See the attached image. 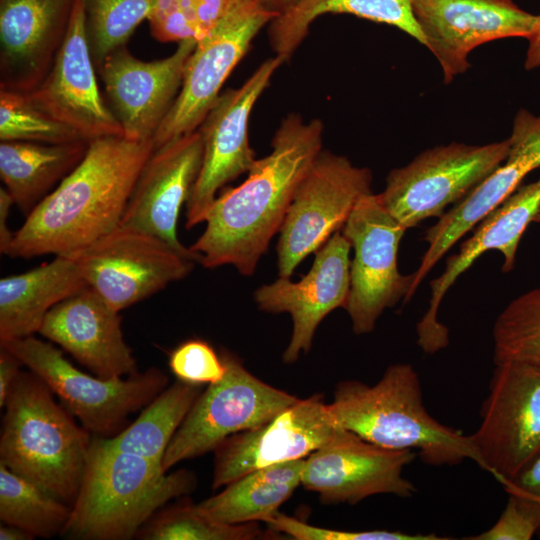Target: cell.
<instances>
[{
  "instance_id": "1",
  "label": "cell",
  "mask_w": 540,
  "mask_h": 540,
  "mask_svg": "<svg viewBox=\"0 0 540 540\" xmlns=\"http://www.w3.org/2000/svg\"><path fill=\"white\" fill-rule=\"evenodd\" d=\"M324 126L290 114L257 159L244 182L216 197L203 233L190 249L206 268L232 265L244 276L255 272L274 235L280 231L293 196L322 151Z\"/></svg>"
},
{
  "instance_id": "2",
  "label": "cell",
  "mask_w": 540,
  "mask_h": 540,
  "mask_svg": "<svg viewBox=\"0 0 540 540\" xmlns=\"http://www.w3.org/2000/svg\"><path fill=\"white\" fill-rule=\"evenodd\" d=\"M153 151L152 140L89 141L79 164L27 214L4 255H70L112 231Z\"/></svg>"
},
{
  "instance_id": "3",
  "label": "cell",
  "mask_w": 540,
  "mask_h": 540,
  "mask_svg": "<svg viewBox=\"0 0 540 540\" xmlns=\"http://www.w3.org/2000/svg\"><path fill=\"white\" fill-rule=\"evenodd\" d=\"M327 410L336 426L381 447L418 450L427 464L456 465L469 459L481 466L470 435L428 413L418 374L410 364L389 366L374 385L338 384Z\"/></svg>"
},
{
  "instance_id": "4",
  "label": "cell",
  "mask_w": 540,
  "mask_h": 540,
  "mask_svg": "<svg viewBox=\"0 0 540 540\" xmlns=\"http://www.w3.org/2000/svg\"><path fill=\"white\" fill-rule=\"evenodd\" d=\"M196 486L187 470L165 471L150 459L108 448L93 436L70 517L69 540H129L163 506Z\"/></svg>"
},
{
  "instance_id": "5",
  "label": "cell",
  "mask_w": 540,
  "mask_h": 540,
  "mask_svg": "<svg viewBox=\"0 0 540 540\" xmlns=\"http://www.w3.org/2000/svg\"><path fill=\"white\" fill-rule=\"evenodd\" d=\"M32 371L20 372L4 406L0 463L72 506L92 434Z\"/></svg>"
},
{
  "instance_id": "6",
  "label": "cell",
  "mask_w": 540,
  "mask_h": 540,
  "mask_svg": "<svg viewBox=\"0 0 540 540\" xmlns=\"http://www.w3.org/2000/svg\"><path fill=\"white\" fill-rule=\"evenodd\" d=\"M0 346L40 377L92 436L109 438L119 433L128 425V417L147 406L169 382L154 367L110 379L88 375L52 343L34 335L3 341Z\"/></svg>"
},
{
  "instance_id": "7",
  "label": "cell",
  "mask_w": 540,
  "mask_h": 540,
  "mask_svg": "<svg viewBox=\"0 0 540 540\" xmlns=\"http://www.w3.org/2000/svg\"><path fill=\"white\" fill-rule=\"evenodd\" d=\"M509 139L485 145L452 142L427 149L410 163L391 170L378 197L407 230L441 217L462 201L507 157Z\"/></svg>"
},
{
  "instance_id": "8",
  "label": "cell",
  "mask_w": 540,
  "mask_h": 540,
  "mask_svg": "<svg viewBox=\"0 0 540 540\" xmlns=\"http://www.w3.org/2000/svg\"><path fill=\"white\" fill-rule=\"evenodd\" d=\"M224 377L195 400L162 460L165 471L214 451L228 437L260 426L298 401L251 374L231 352L221 350Z\"/></svg>"
},
{
  "instance_id": "9",
  "label": "cell",
  "mask_w": 540,
  "mask_h": 540,
  "mask_svg": "<svg viewBox=\"0 0 540 540\" xmlns=\"http://www.w3.org/2000/svg\"><path fill=\"white\" fill-rule=\"evenodd\" d=\"M70 256L87 285L118 312L185 278L200 262L192 250L121 225Z\"/></svg>"
},
{
  "instance_id": "10",
  "label": "cell",
  "mask_w": 540,
  "mask_h": 540,
  "mask_svg": "<svg viewBox=\"0 0 540 540\" xmlns=\"http://www.w3.org/2000/svg\"><path fill=\"white\" fill-rule=\"evenodd\" d=\"M372 174L347 157L322 150L299 184L279 231V277L340 231L358 201L371 193Z\"/></svg>"
},
{
  "instance_id": "11",
  "label": "cell",
  "mask_w": 540,
  "mask_h": 540,
  "mask_svg": "<svg viewBox=\"0 0 540 540\" xmlns=\"http://www.w3.org/2000/svg\"><path fill=\"white\" fill-rule=\"evenodd\" d=\"M278 15L260 0H240L208 34L197 40L187 60L180 91L152 139L154 150L199 128L252 40Z\"/></svg>"
},
{
  "instance_id": "12",
  "label": "cell",
  "mask_w": 540,
  "mask_h": 540,
  "mask_svg": "<svg viewBox=\"0 0 540 540\" xmlns=\"http://www.w3.org/2000/svg\"><path fill=\"white\" fill-rule=\"evenodd\" d=\"M470 435L481 468L503 484L540 456V367L502 362Z\"/></svg>"
},
{
  "instance_id": "13",
  "label": "cell",
  "mask_w": 540,
  "mask_h": 540,
  "mask_svg": "<svg viewBox=\"0 0 540 540\" xmlns=\"http://www.w3.org/2000/svg\"><path fill=\"white\" fill-rule=\"evenodd\" d=\"M406 231L372 192L358 201L341 229L354 251L345 309L357 335L373 331L384 310L404 301L411 288L412 274H401L397 264Z\"/></svg>"
},
{
  "instance_id": "14",
  "label": "cell",
  "mask_w": 540,
  "mask_h": 540,
  "mask_svg": "<svg viewBox=\"0 0 540 540\" xmlns=\"http://www.w3.org/2000/svg\"><path fill=\"white\" fill-rule=\"evenodd\" d=\"M283 62L277 55L268 58L239 88L221 93L199 126L203 160L185 204L186 229L205 222L217 192L241 174L248 173L257 160L249 144V117Z\"/></svg>"
},
{
  "instance_id": "15",
  "label": "cell",
  "mask_w": 540,
  "mask_h": 540,
  "mask_svg": "<svg viewBox=\"0 0 540 540\" xmlns=\"http://www.w3.org/2000/svg\"><path fill=\"white\" fill-rule=\"evenodd\" d=\"M414 457L413 450L381 447L339 428L305 458L301 485L324 504H355L377 494L408 498L416 487L402 473Z\"/></svg>"
},
{
  "instance_id": "16",
  "label": "cell",
  "mask_w": 540,
  "mask_h": 540,
  "mask_svg": "<svg viewBox=\"0 0 540 540\" xmlns=\"http://www.w3.org/2000/svg\"><path fill=\"white\" fill-rule=\"evenodd\" d=\"M413 13L449 84L470 67L476 47L498 39L528 38L538 15L513 0H413Z\"/></svg>"
},
{
  "instance_id": "17",
  "label": "cell",
  "mask_w": 540,
  "mask_h": 540,
  "mask_svg": "<svg viewBox=\"0 0 540 540\" xmlns=\"http://www.w3.org/2000/svg\"><path fill=\"white\" fill-rule=\"evenodd\" d=\"M26 94L37 108L69 126L88 142L106 136H123L119 122L98 87L83 0L74 1L65 37L47 75Z\"/></svg>"
},
{
  "instance_id": "18",
  "label": "cell",
  "mask_w": 540,
  "mask_h": 540,
  "mask_svg": "<svg viewBox=\"0 0 540 540\" xmlns=\"http://www.w3.org/2000/svg\"><path fill=\"white\" fill-rule=\"evenodd\" d=\"M320 394L298 399L266 423L234 434L214 450L212 488L255 470L304 459L339 430Z\"/></svg>"
},
{
  "instance_id": "19",
  "label": "cell",
  "mask_w": 540,
  "mask_h": 540,
  "mask_svg": "<svg viewBox=\"0 0 540 540\" xmlns=\"http://www.w3.org/2000/svg\"><path fill=\"white\" fill-rule=\"evenodd\" d=\"M506 159L462 201L427 229L428 244L419 267L412 273L407 303L442 257L491 211L518 188L523 179L540 167V115L519 109L515 115Z\"/></svg>"
},
{
  "instance_id": "20",
  "label": "cell",
  "mask_w": 540,
  "mask_h": 540,
  "mask_svg": "<svg viewBox=\"0 0 540 540\" xmlns=\"http://www.w3.org/2000/svg\"><path fill=\"white\" fill-rule=\"evenodd\" d=\"M196 43V39L183 40L173 54L153 61L138 59L123 46L104 60L100 73L125 138L153 139L180 91Z\"/></svg>"
},
{
  "instance_id": "21",
  "label": "cell",
  "mask_w": 540,
  "mask_h": 540,
  "mask_svg": "<svg viewBox=\"0 0 540 540\" xmlns=\"http://www.w3.org/2000/svg\"><path fill=\"white\" fill-rule=\"evenodd\" d=\"M350 250L349 241L337 231L315 252L312 267L301 280L279 277L254 292L260 310L291 316L293 328L283 353L285 363H294L301 353H307L321 321L336 308H345L350 290Z\"/></svg>"
},
{
  "instance_id": "22",
  "label": "cell",
  "mask_w": 540,
  "mask_h": 540,
  "mask_svg": "<svg viewBox=\"0 0 540 540\" xmlns=\"http://www.w3.org/2000/svg\"><path fill=\"white\" fill-rule=\"evenodd\" d=\"M540 210V178L518 188L484 217L472 235L450 256L442 273L430 282L427 311L417 323V343L427 354H434L449 344L448 328L438 319L441 302L460 275L485 252L495 250L503 257V272L514 268L523 233Z\"/></svg>"
},
{
  "instance_id": "23",
  "label": "cell",
  "mask_w": 540,
  "mask_h": 540,
  "mask_svg": "<svg viewBox=\"0 0 540 540\" xmlns=\"http://www.w3.org/2000/svg\"><path fill=\"white\" fill-rule=\"evenodd\" d=\"M202 160L199 129L155 149L138 176L119 225L154 235L180 251H191L178 239L177 222Z\"/></svg>"
},
{
  "instance_id": "24",
  "label": "cell",
  "mask_w": 540,
  "mask_h": 540,
  "mask_svg": "<svg viewBox=\"0 0 540 540\" xmlns=\"http://www.w3.org/2000/svg\"><path fill=\"white\" fill-rule=\"evenodd\" d=\"M75 0H0L1 89L29 93L50 70Z\"/></svg>"
},
{
  "instance_id": "25",
  "label": "cell",
  "mask_w": 540,
  "mask_h": 540,
  "mask_svg": "<svg viewBox=\"0 0 540 540\" xmlns=\"http://www.w3.org/2000/svg\"><path fill=\"white\" fill-rule=\"evenodd\" d=\"M38 333L100 378L126 377L137 371L119 312L89 286L55 305Z\"/></svg>"
},
{
  "instance_id": "26",
  "label": "cell",
  "mask_w": 540,
  "mask_h": 540,
  "mask_svg": "<svg viewBox=\"0 0 540 540\" xmlns=\"http://www.w3.org/2000/svg\"><path fill=\"white\" fill-rule=\"evenodd\" d=\"M87 285L70 255L0 280V342L39 332L47 313Z\"/></svg>"
},
{
  "instance_id": "27",
  "label": "cell",
  "mask_w": 540,
  "mask_h": 540,
  "mask_svg": "<svg viewBox=\"0 0 540 540\" xmlns=\"http://www.w3.org/2000/svg\"><path fill=\"white\" fill-rule=\"evenodd\" d=\"M88 144L1 141L0 176L19 209L29 214L79 164Z\"/></svg>"
},
{
  "instance_id": "28",
  "label": "cell",
  "mask_w": 540,
  "mask_h": 540,
  "mask_svg": "<svg viewBox=\"0 0 540 540\" xmlns=\"http://www.w3.org/2000/svg\"><path fill=\"white\" fill-rule=\"evenodd\" d=\"M329 13L394 26L425 46L413 13V0H297L269 23L270 45L276 55L287 61L307 36L312 22Z\"/></svg>"
},
{
  "instance_id": "29",
  "label": "cell",
  "mask_w": 540,
  "mask_h": 540,
  "mask_svg": "<svg viewBox=\"0 0 540 540\" xmlns=\"http://www.w3.org/2000/svg\"><path fill=\"white\" fill-rule=\"evenodd\" d=\"M305 458L250 472L197 504L210 519L224 524L266 522L301 484Z\"/></svg>"
},
{
  "instance_id": "30",
  "label": "cell",
  "mask_w": 540,
  "mask_h": 540,
  "mask_svg": "<svg viewBox=\"0 0 540 540\" xmlns=\"http://www.w3.org/2000/svg\"><path fill=\"white\" fill-rule=\"evenodd\" d=\"M200 385L177 380L167 386L123 430L102 438L110 449L138 455L162 465L165 451L201 393Z\"/></svg>"
},
{
  "instance_id": "31",
  "label": "cell",
  "mask_w": 540,
  "mask_h": 540,
  "mask_svg": "<svg viewBox=\"0 0 540 540\" xmlns=\"http://www.w3.org/2000/svg\"><path fill=\"white\" fill-rule=\"evenodd\" d=\"M71 506L0 463V520L34 537L61 535Z\"/></svg>"
},
{
  "instance_id": "32",
  "label": "cell",
  "mask_w": 540,
  "mask_h": 540,
  "mask_svg": "<svg viewBox=\"0 0 540 540\" xmlns=\"http://www.w3.org/2000/svg\"><path fill=\"white\" fill-rule=\"evenodd\" d=\"M263 532L257 522L224 524L204 515L189 498L160 508L137 532L140 540H251Z\"/></svg>"
},
{
  "instance_id": "33",
  "label": "cell",
  "mask_w": 540,
  "mask_h": 540,
  "mask_svg": "<svg viewBox=\"0 0 540 540\" xmlns=\"http://www.w3.org/2000/svg\"><path fill=\"white\" fill-rule=\"evenodd\" d=\"M494 362L540 367V287L512 300L493 326Z\"/></svg>"
},
{
  "instance_id": "34",
  "label": "cell",
  "mask_w": 540,
  "mask_h": 540,
  "mask_svg": "<svg viewBox=\"0 0 540 540\" xmlns=\"http://www.w3.org/2000/svg\"><path fill=\"white\" fill-rule=\"evenodd\" d=\"M88 45L100 68L116 49L125 46L135 29L148 20L156 0H83Z\"/></svg>"
},
{
  "instance_id": "35",
  "label": "cell",
  "mask_w": 540,
  "mask_h": 540,
  "mask_svg": "<svg viewBox=\"0 0 540 540\" xmlns=\"http://www.w3.org/2000/svg\"><path fill=\"white\" fill-rule=\"evenodd\" d=\"M0 139L49 144L86 141L37 108L26 93L7 89L0 90Z\"/></svg>"
},
{
  "instance_id": "36",
  "label": "cell",
  "mask_w": 540,
  "mask_h": 540,
  "mask_svg": "<svg viewBox=\"0 0 540 540\" xmlns=\"http://www.w3.org/2000/svg\"><path fill=\"white\" fill-rule=\"evenodd\" d=\"M168 364L177 380L200 386L220 381L226 371L220 353L200 339L179 344L170 353Z\"/></svg>"
},
{
  "instance_id": "37",
  "label": "cell",
  "mask_w": 540,
  "mask_h": 540,
  "mask_svg": "<svg viewBox=\"0 0 540 540\" xmlns=\"http://www.w3.org/2000/svg\"><path fill=\"white\" fill-rule=\"evenodd\" d=\"M271 531L298 540H446L436 534H408L396 531H345L322 528L307 524L296 518L275 513L265 522Z\"/></svg>"
},
{
  "instance_id": "38",
  "label": "cell",
  "mask_w": 540,
  "mask_h": 540,
  "mask_svg": "<svg viewBox=\"0 0 540 540\" xmlns=\"http://www.w3.org/2000/svg\"><path fill=\"white\" fill-rule=\"evenodd\" d=\"M540 529V503L509 494L497 522L488 530L467 540H530Z\"/></svg>"
},
{
  "instance_id": "39",
  "label": "cell",
  "mask_w": 540,
  "mask_h": 540,
  "mask_svg": "<svg viewBox=\"0 0 540 540\" xmlns=\"http://www.w3.org/2000/svg\"><path fill=\"white\" fill-rule=\"evenodd\" d=\"M148 21L153 37L161 42L200 38L192 0H156Z\"/></svg>"
},
{
  "instance_id": "40",
  "label": "cell",
  "mask_w": 540,
  "mask_h": 540,
  "mask_svg": "<svg viewBox=\"0 0 540 540\" xmlns=\"http://www.w3.org/2000/svg\"><path fill=\"white\" fill-rule=\"evenodd\" d=\"M508 494L525 497L540 503V456L513 479L502 484Z\"/></svg>"
},
{
  "instance_id": "41",
  "label": "cell",
  "mask_w": 540,
  "mask_h": 540,
  "mask_svg": "<svg viewBox=\"0 0 540 540\" xmlns=\"http://www.w3.org/2000/svg\"><path fill=\"white\" fill-rule=\"evenodd\" d=\"M22 362L9 350H0V407L6 404L10 391L20 374Z\"/></svg>"
},
{
  "instance_id": "42",
  "label": "cell",
  "mask_w": 540,
  "mask_h": 540,
  "mask_svg": "<svg viewBox=\"0 0 540 540\" xmlns=\"http://www.w3.org/2000/svg\"><path fill=\"white\" fill-rule=\"evenodd\" d=\"M15 204L12 196L6 188L0 189V252L4 254L12 241L14 233L8 228L7 220Z\"/></svg>"
},
{
  "instance_id": "43",
  "label": "cell",
  "mask_w": 540,
  "mask_h": 540,
  "mask_svg": "<svg viewBox=\"0 0 540 540\" xmlns=\"http://www.w3.org/2000/svg\"><path fill=\"white\" fill-rule=\"evenodd\" d=\"M527 40L528 48L526 51L525 69H537L540 67V15H538L535 27Z\"/></svg>"
},
{
  "instance_id": "44",
  "label": "cell",
  "mask_w": 540,
  "mask_h": 540,
  "mask_svg": "<svg viewBox=\"0 0 540 540\" xmlns=\"http://www.w3.org/2000/svg\"><path fill=\"white\" fill-rule=\"evenodd\" d=\"M35 537L28 531L10 524H2L0 526L1 540H32Z\"/></svg>"
},
{
  "instance_id": "45",
  "label": "cell",
  "mask_w": 540,
  "mask_h": 540,
  "mask_svg": "<svg viewBox=\"0 0 540 540\" xmlns=\"http://www.w3.org/2000/svg\"><path fill=\"white\" fill-rule=\"evenodd\" d=\"M297 0H260L267 9L281 13L292 6Z\"/></svg>"
},
{
  "instance_id": "46",
  "label": "cell",
  "mask_w": 540,
  "mask_h": 540,
  "mask_svg": "<svg viewBox=\"0 0 540 540\" xmlns=\"http://www.w3.org/2000/svg\"><path fill=\"white\" fill-rule=\"evenodd\" d=\"M533 222L540 224V210H539L538 213L536 214V216H535Z\"/></svg>"
}]
</instances>
